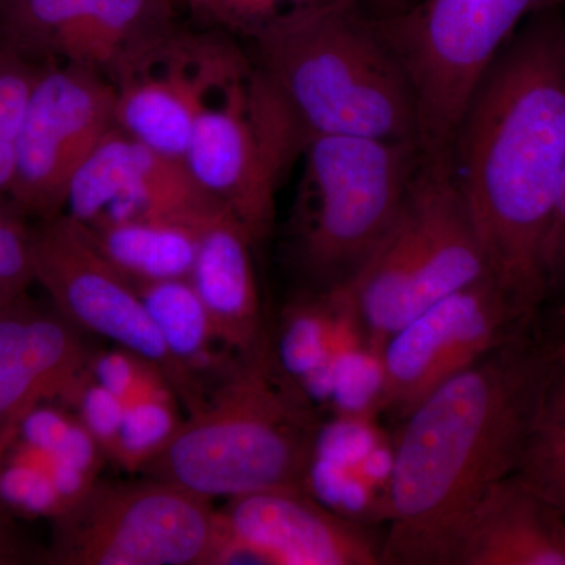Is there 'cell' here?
<instances>
[{"label":"cell","mask_w":565,"mask_h":565,"mask_svg":"<svg viewBox=\"0 0 565 565\" xmlns=\"http://www.w3.org/2000/svg\"><path fill=\"white\" fill-rule=\"evenodd\" d=\"M451 166L493 277L531 321L548 297L545 243L565 169L564 7L504 44L460 118Z\"/></svg>","instance_id":"obj_1"},{"label":"cell","mask_w":565,"mask_h":565,"mask_svg":"<svg viewBox=\"0 0 565 565\" xmlns=\"http://www.w3.org/2000/svg\"><path fill=\"white\" fill-rule=\"evenodd\" d=\"M525 330L404 416L393 435L382 564H444L452 535L475 505L519 470L552 349Z\"/></svg>","instance_id":"obj_2"},{"label":"cell","mask_w":565,"mask_h":565,"mask_svg":"<svg viewBox=\"0 0 565 565\" xmlns=\"http://www.w3.org/2000/svg\"><path fill=\"white\" fill-rule=\"evenodd\" d=\"M250 41L256 68L305 143L321 136L418 141L411 82L360 0L292 11Z\"/></svg>","instance_id":"obj_3"},{"label":"cell","mask_w":565,"mask_h":565,"mask_svg":"<svg viewBox=\"0 0 565 565\" xmlns=\"http://www.w3.org/2000/svg\"><path fill=\"white\" fill-rule=\"evenodd\" d=\"M319 424L282 381L266 340L237 359L140 473L207 500L302 489Z\"/></svg>","instance_id":"obj_4"},{"label":"cell","mask_w":565,"mask_h":565,"mask_svg":"<svg viewBox=\"0 0 565 565\" xmlns=\"http://www.w3.org/2000/svg\"><path fill=\"white\" fill-rule=\"evenodd\" d=\"M294 203V250L311 289L352 281L403 210L418 141L321 136L305 143Z\"/></svg>","instance_id":"obj_5"},{"label":"cell","mask_w":565,"mask_h":565,"mask_svg":"<svg viewBox=\"0 0 565 565\" xmlns=\"http://www.w3.org/2000/svg\"><path fill=\"white\" fill-rule=\"evenodd\" d=\"M490 274L451 156L423 152L393 228L351 285L367 337L382 351L405 322Z\"/></svg>","instance_id":"obj_6"},{"label":"cell","mask_w":565,"mask_h":565,"mask_svg":"<svg viewBox=\"0 0 565 565\" xmlns=\"http://www.w3.org/2000/svg\"><path fill=\"white\" fill-rule=\"evenodd\" d=\"M565 0H416L375 18L416 104L419 147L451 156L457 126L482 76L520 25Z\"/></svg>","instance_id":"obj_7"},{"label":"cell","mask_w":565,"mask_h":565,"mask_svg":"<svg viewBox=\"0 0 565 565\" xmlns=\"http://www.w3.org/2000/svg\"><path fill=\"white\" fill-rule=\"evenodd\" d=\"M55 522L52 563L245 564L221 509L159 479L96 482Z\"/></svg>","instance_id":"obj_8"},{"label":"cell","mask_w":565,"mask_h":565,"mask_svg":"<svg viewBox=\"0 0 565 565\" xmlns=\"http://www.w3.org/2000/svg\"><path fill=\"white\" fill-rule=\"evenodd\" d=\"M303 147L299 126L252 62L212 88L184 162L258 243L273 230L278 185Z\"/></svg>","instance_id":"obj_9"},{"label":"cell","mask_w":565,"mask_h":565,"mask_svg":"<svg viewBox=\"0 0 565 565\" xmlns=\"http://www.w3.org/2000/svg\"><path fill=\"white\" fill-rule=\"evenodd\" d=\"M31 255L33 277L58 315L156 364L188 415L203 407L210 393L170 353L132 282L104 258L82 223L65 212L40 221L31 228Z\"/></svg>","instance_id":"obj_10"},{"label":"cell","mask_w":565,"mask_h":565,"mask_svg":"<svg viewBox=\"0 0 565 565\" xmlns=\"http://www.w3.org/2000/svg\"><path fill=\"white\" fill-rule=\"evenodd\" d=\"M172 0H9L0 43L40 65L79 66L115 85L180 29Z\"/></svg>","instance_id":"obj_11"},{"label":"cell","mask_w":565,"mask_h":565,"mask_svg":"<svg viewBox=\"0 0 565 565\" xmlns=\"http://www.w3.org/2000/svg\"><path fill=\"white\" fill-rule=\"evenodd\" d=\"M117 90L95 71L41 65L33 84L9 196L24 217L65 212L70 182L117 126Z\"/></svg>","instance_id":"obj_12"},{"label":"cell","mask_w":565,"mask_h":565,"mask_svg":"<svg viewBox=\"0 0 565 565\" xmlns=\"http://www.w3.org/2000/svg\"><path fill=\"white\" fill-rule=\"evenodd\" d=\"M492 274L401 326L382 348L384 414L404 418L419 401L527 327Z\"/></svg>","instance_id":"obj_13"},{"label":"cell","mask_w":565,"mask_h":565,"mask_svg":"<svg viewBox=\"0 0 565 565\" xmlns=\"http://www.w3.org/2000/svg\"><path fill=\"white\" fill-rule=\"evenodd\" d=\"M226 212L188 169L114 129L70 182L65 214L87 228L122 222H166L207 228ZM233 214V212H232Z\"/></svg>","instance_id":"obj_14"},{"label":"cell","mask_w":565,"mask_h":565,"mask_svg":"<svg viewBox=\"0 0 565 565\" xmlns=\"http://www.w3.org/2000/svg\"><path fill=\"white\" fill-rule=\"evenodd\" d=\"M252 65L228 33L180 28L115 85V122L152 150L184 161L193 126L212 88Z\"/></svg>","instance_id":"obj_15"},{"label":"cell","mask_w":565,"mask_h":565,"mask_svg":"<svg viewBox=\"0 0 565 565\" xmlns=\"http://www.w3.org/2000/svg\"><path fill=\"white\" fill-rule=\"evenodd\" d=\"M245 564L381 565L382 542L302 489L230 498L221 509Z\"/></svg>","instance_id":"obj_16"},{"label":"cell","mask_w":565,"mask_h":565,"mask_svg":"<svg viewBox=\"0 0 565 565\" xmlns=\"http://www.w3.org/2000/svg\"><path fill=\"white\" fill-rule=\"evenodd\" d=\"M92 351L77 327L21 297L0 311V456L36 405L57 401Z\"/></svg>","instance_id":"obj_17"},{"label":"cell","mask_w":565,"mask_h":565,"mask_svg":"<svg viewBox=\"0 0 565 565\" xmlns=\"http://www.w3.org/2000/svg\"><path fill=\"white\" fill-rule=\"evenodd\" d=\"M381 416L330 415L319 424L302 489L338 515L370 526L388 520L393 435Z\"/></svg>","instance_id":"obj_18"},{"label":"cell","mask_w":565,"mask_h":565,"mask_svg":"<svg viewBox=\"0 0 565 565\" xmlns=\"http://www.w3.org/2000/svg\"><path fill=\"white\" fill-rule=\"evenodd\" d=\"M441 565H565V515L519 475L508 476L463 520Z\"/></svg>","instance_id":"obj_19"},{"label":"cell","mask_w":565,"mask_h":565,"mask_svg":"<svg viewBox=\"0 0 565 565\" xmlns=\"http://www.w3.org/2000/svg\"><path fill=\"white\" fill-rule=\"evenodd\" d=\"M253 243L243 223L226 212L204 230L191 275L218 341L237 356L255 352L267 340Z\"/></svg>","instance_id":"obj_20"},{"label":"cell","mask_w":565,"mask_h":565,"mask_svg":"<svg viewBox=\"0 0 565 565\" xmlns=\"http://www.w3.org/2000/svg\"><path fill=\"white\" fill-rule=\"evenodd\" d=\"M360 323L351 281L310 289L285 308L277 343L270 344L275 367L313 411H327L334 359Z\"/></svg>","instance_id":"obj_21"},{"label":"cell","mask_w":565,"mask_h":565,"mask_svg":"<svg viewBox=\"0 0 565 565\" xmlns=\"http://www.w3.org/2000/svg\"><path fill=\"white\" fill-rule=\"evenodd\" d=\"M131 282L161 332L163 343L181 366L203 386L204 379L211 375L218 384L239 356L223 360L221 348H225L214 332L191 278Z\"/></svg>","instance_id":"obj_22"},{"label":"cell","mask_w":565,"mask_h":565,"mask_svg":"<svg viewBox=\"0 0 565 565\" xmlns=\"http://www.w3.org/2000/svg\"><path fill=\"white\" fill-rule=\"evenodd\" d=\"M87 230L104 258L128 280L162 281L191 278L206 228L180 223L122 222Z\"/></svg>","instance_id":"obj_23"},{"label":"cell","mask_w":565,"mask_h":565,"mask_svg":"<svg viewBox=\"0 0 565 565\" xmlns=\"http://www.w3.org/2000/svg\"><path fill=\"white\" fill-rule=\"evenodd\" d=\"M516 475L565 515V340L550 349Z\"/></svg>","instance_id":"obj_24"},{"label":"cell","mask_w":565,"mask_h":565,"mask_svg":"<svg viewBox=\"0 0 565 565\" xmlns=\"http://www.w3.org/2000/svg\"><path fill=\"white\" fill-rule=\"evenodd\" d=\"M14 440L61 456L96 478L107 459L102 446L76 416L50 403L36 405L22 418Z\"/></svg>","instance_id":"obj_25"},{"label":"cell","mask_w":565,"mask_h":565,"mask_svg":"<svg viewBox=\"0 0 565 565\" xmlns=\"http://www.w3.org/2000/svg\"><path fill=\"white\" fill-rule=\"evenodd\" d=\"M177 403L180 401L170 396L128 405L111 462L129 473H140L181 426Z\"/></svg>","instance_id":"obj_26"},{"label":"cell","mask_w":565,"mask_h":565,"mask_svg":"<svg viewBox=\"0 0 565 565\" xmlns=\"http://www.w3.org/2000/svg\"><path fill=\"white\" fill-rule=\"evenodd\" d=\"M88 370L125 407L140 401L177 397L156 364L120 345L111 351L92 352Z\"/></svg>","instance_id":"obj_27"},{"label":"cell","mask_w":565,"mask_h":565,"mask_svg":"<svg viewBox=\"0 0 565 565\" xmlns=\"http://www.w3.org/2000/svg\"><path fill=\"white\" fill-rule=\"evenodd\" d=\"M330 2L334 0H185L196 21L248 40L292 11Z\"/></svg>","instance_id":"obj_28"},{"label":"cell","mask_w":565,"mask_h":565,"mask_svg":"<svg viewBox=\"0 0 565 565\" xmlns=\"http://www.w3.org/2000/svg\"><path fill=\"white\" fill-rule=\"evenodd\" d=\"M40 68V63L17 55L0 76V193L3 195H9L13 182L25 110Z\"/></svg>","instance_id":"obj_29"},{"label":"cell","mask_w":565,"mask_h":565,"mask_svg":"<svg viewBox=\"0 0 565 565\" xmlns=\"http://www.w3.org/2000/svg\"><path fill=\"white\" fill-rule=\"evenodd\" d=\"M57 401L84 424L107 459H114L126 407L93 377L88 364L70 382Z\"/></svg>","instance_id":"obj_30"},{"label":"cell","mask_w":565,"mask_h":565,"mask_svg":"<svg viewBox=\"0 0 565 565\" xmlns=\"http://www.w3.org/2000/svg\"><path fill=\"white\" fill-rule=\"evenodd\" d=\"M0 503L18 514L52 520L68 509L50 476L11 452L0 456Z\"/></svg>","instance_id":"obj_31"},{"label":"cell","mask_w":565,"mask_h":565,"mask_svg":"<svg viewBox=\"0 0 565 565\" xmlns=\"http://www.w3.org/2000/svg\"><path fill=\"white\" fill-rule=\"evenodd\" d=\"M544 266L548 296L565 294V169L557 189L552 225L546 236Z\"/></svg>","instance_id":"obj_32"},{"label":"cell","mask_w":565,"mask_h":565,"mask_svg":"<svg viewBox=\"0 0 565 565\" xmlns=\"http://www.w3.org/2000/svg\"><path fill=\"white\" fill-rule=\"evenodd\" d=\"M22 559L20 544L9 526L0 522V565L17 564Z\"/></svg>","instance_id":"obj_33"},{"label":"cell","mask_w":565,"mask_h":565,"mask_svg":"<svg viewBox=\"0 0 565 565\" xmlns=\"http://www.w3.org/2000/svg\"><path fill=\"white\" fill-rule=\"evenodd\" d=\"M364 9L374 14L375 18L388 17V14L397 13L401 7V0H362Z\"/></svg>","instance_id":"obj_34"},{"label":"cell","mask_w":565,"mask_h":565,"mask_svg":"<svg viewBox=\"0 0 565 565\" xmlns=\"http://www.w3.org/2000/svg\"><path fill=\"white\" fill-rule=\"evenodd\" d=\"M21 214L20 210L14 206L9 195L0 193V222L7 221L11 215Z\"/></svg>","instance_id":"obj_35"},{"label":"cell","mask_w":565,"mask_h":565,"mask_svg":"<svg viewBox=\"0 0 565 565\" xmlns=\"http://www.w3.org/2000/svg\"><path fill=\"white\" fill-rule=\"evenodd\" d=\"M17 52L9 50V47L0 43V76H2L3 71L9 68L10 63L17 58Z\"/></svg>","instance_id":"obj_36"},{"label":"cell","mask_w":565,"mask_h":565,"mask_svg":"<svg viewBox=\"0 0 565 565\" xmlns=\"http://www.w3.org/2000/svg\"><path fill=\"white\" fill-rule=\"evenodd\" d=\"M21 297L11 296V294L7 292L6 289L0 288V311L7 310V308H9L10 305H13L14 302H17V300H20Z\"/></svg>","instance_id":"obj_37"},{"label":"cell","mask_w":565,"mask_h":565,"mask_svg":"<svg viewBox=\"0 0 565 565\" xmlns=\"http://www.w3.org/2000/svg\"><path fill=\"white\" fill-rule=\"evenodd\" d=\"M416 0H401V7H403V9H401V11L407 9V7H411L412 3H415Z\"/></svg>","instance_id":"obj_38"},{"label":"cell","mask_w":565,"mask_h":565,"mask_svg":"<svg viewBox=\"0 0 565 565\" xmlns=\"http://www.w3.org/2000/svg\"><path fill=\"white\" fill-rule=\"evenodd\" d=\"M6 2H9V0H0V6H2V3H6Z\"/></svg>","instance_id":"obj_39"}]
</instances>
